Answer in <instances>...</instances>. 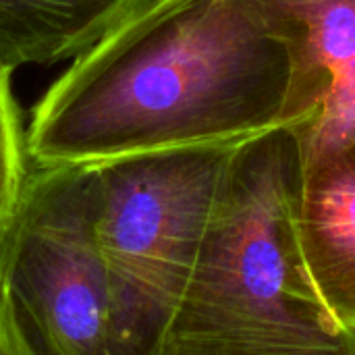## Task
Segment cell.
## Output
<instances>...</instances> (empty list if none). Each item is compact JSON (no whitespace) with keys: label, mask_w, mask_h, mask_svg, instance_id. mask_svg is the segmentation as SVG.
<instances>
[{"label":"cell","mask_w":355,"mask_h":355,"mask_svg":"<svg viewBox=\"0 0 355 355\" xmlns=\"http://www.w3.org/2000/svg\"><path fill=\"white\" fill-rule=\"evenodd\" d=\"M27 168L25 127L12 92V71L0 62V223L15 202Z\"/></svg>","instance_id":"ba28073f"},{"label":"cell","mask_w":355,"mask_h":355,"mask_svg":"<svg viewBox=\"0 0 355 355\" xmlns=\"http://www.w3.org/2000/svg\"><path fill=\"white\" fill-rule=\"evenodd\" d=\"M0 302L19 355H119L94 164L27 168L0 223Z\"/></svg>","instance_id":"277c9868"},{"label":"cell","mask_w":355,"mask_h":355,"mask_svg":"<svg viewBox=\"0 0 355 355\" xmlns=\"http://www.w3.org/2000/svg\"><path fill=\"white\" fill-rule=\"evenodd\" d=\"M297 171L300 141L287 127L235 148L158 355H355L300 250Z\"/></svg>","instance_id":"7a4b0ae2"},{"label":"cell","mask_w":355,"mask_h":355,"mask_svg":"<svg viewBox=\"0 0 355 355\" xmlns=\"http://www.w3.org/2000/svg\"><path fill=\"white\" fill-rule=\"evenodd\" d=\"M293 220L314 291L355 352V133L300 146Z\"/></svg>","instance_id":"5b68a950"},{"label":"cell","mask_w":355,"mask_h":355,"mask_svg":"<svg viewBox=\"0 0 355 355\" xmlns=\"http://www.w3.org/2000/svg\"><path fill=\"white\" fill-rule=\"evenodd\" d=\"M235 148L160 150L94 164L98 239L112 283L119 355L160 352Z\"/></svg>","instance_id":"3957f363"},{"label":"cell","mask_w":355,"mask_h":355,"mask_svg":"<svg viewBox=\"0 0 355 355\" xmlns=\"http://www.w3.org/2000/svg\"><path fill=\"white\" fill-rule=\"evenodd\" d=\"M293 44L306 123L302 148L355 133V0H252Z\"/></svg>","instance_id":"8992f818"},{"label":"cell","mask_w":355,"mask_h":355,"mask_svg":"<svg viewBox=\"0 0 355 355\" xmlns=\"http://www.w3.org/2000/svg\"><path fill=\"white\" fill-rule=\"evenodd\" d=\"M306 123L293 44L252 0H146L44 92L29 166L239 146Z\"/></svg>","instance_id":"6da1fadb"},{"label":"cell","mask_w":355,"mask_h":355,"mask_svg":"<svg viewBox=\"0 0 355 355\" xmlns=\"http://www.w3.org/2000/svg\"><path fill=\"white\" fill-rule=\"evenodd\" d=\"M0 355H19V347H17L15 335L10 331L8 318L4 314L2 302H0Z\"/></svg>","instance_id":"9c48e42d"},{"label":"cell","mask_w":355,"mask_h":355,"mask_svg":"<svg viewBox=\"0 0 355 355\" xmlns=\"http://www.w3.org/2000/svg\"><path fill=\"white\" fill-rule=\"evenodd\" d=\"M146 0H0V62L8 71L73 60Z\"/></svg>","instance_id":"52a82bcc"}]
</instances>
